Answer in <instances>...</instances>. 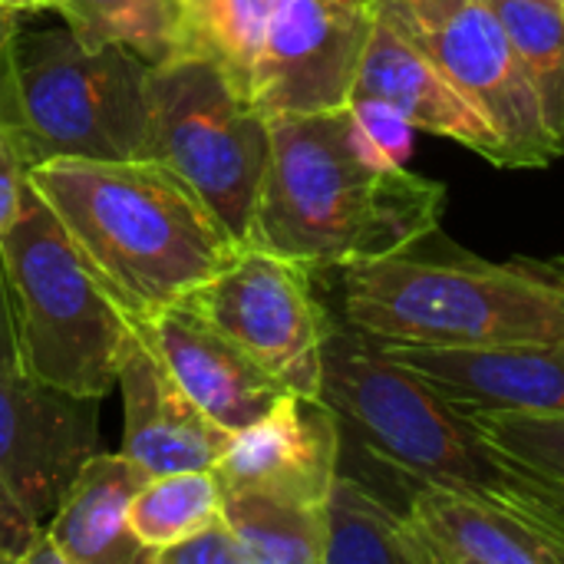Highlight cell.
Instances as JSON below:
<instances>
[{
  "mask_svg": "<svg viewBox=\"0 0 564 564\" xmlns=\"http://www.w3.org/2000/svg\"><path fill=\"white\" fill-rule=\"evenodd\" d=\"M26 149L13 126L0 122V235L17 221L26 195Z\"/></svg>",
  "mask_w": 564,
  "mask_h": 564,
  "instance_id": "83f0119b",
  "label": "cell"
},
{
  "mask_svg": "<svg viewBox=\"0 0 564 564\" xmlns=\"http://www.w3.org/2000/svg\"><path fill=\"white\" fill-rule=\"evenodd\" d=\"M555 3H562V7H564V0H555Z\"/></svg>",
  "mask_w": 564,
  "mask_h": 564,
  "instance_id": "836d02e7",
  "label": "cell"
},
{
  "mask_svg": "<svg viewBox=\"0 0 564 564\" xmlns=\"http://www.w3.org/2000/svg\"><path fill=\"white\" fill-rule=\"evenodd\" d=\"M152 63L122 46H83L43 30L17 43V132L30 165L46 159L142 162L152 142Z\"/></svg>",
  "mask_w": 564,
  "mask_h": 564,
  "instance_id": "8992f818",
  "label": "cell"
},
{
  "mask_svg": "<svg viewBox=\"0 0 564 564\" xmlns=\"http://www.w3.org/2000/svg\"><path fill=\"white\" fill-rule=\"evenodd\" d=\"M340 3H360V7H370L373 0H340Z\"/></svg>",
  "mask_w": 564,
  "mask_h": 564,
  "instance_id": "d6a6232c",
  "label": "cell"
},
{
  "mask_svg": "<svg viewBox=\"0 0 564 564\" xmlns=\"http://www.w3.org/2000/svg\"><path fill=\"white\" fill-rule=\"evenodd\" d=\"M26 182L135 324L185 304L241 251L159 159H46L26 169Z\"/></svg>",
  "mask_w": 564,
  "mask_h": 564,
  "instance_id": "6da1fadb",
  "label": "cell"
},
{
  "mask_svg": "<svg viewBox=\"0 0 564 564\" xmlns=\"http://www.w3.org/2000/svg\"><path fill=\"white\" fill-rule=\"evenodd\" d=\"M96 397L0 370V564H20L99 453Z\"/></svg>",
  "mask_w": 564,
  "mask_h": 564,
  "instance_id": "9c48e42d",
  "label": "cell"
},
{
  "mask_svg": "<svg viewBox=\"0 0 564 564\" xmlns=\"http://www.w3.org/2000/svg\"><path fill=\"white\" fill-rule=\"evenodd\" d=\"M182 56L212 59L245 96L281 0H175Z\"/></svg>",
  "mask_w": 564,
  "mask_h": 564,
  "instance_id": "ffe728a7",
  "label": "cell"
},
{
  "mask_svg": "<svg viewBox=\"0 0 564 564\" xmlns=\"http://www.w3.org/2000/svg\"><path fill=\"white\" fill-rule=\"evenodd\" d=\"M17 10L0 3V122L17 129Z\"/></svg>",
  "mask_w": 564,
  "mask_h": 564,
  "instance_id": "f1b7e54d",
  "label": "cell"
},
{
  "mask_svg": "<svg viewBox=\"0 0 564 564\" xmlns=\"http://www.w3.org/2000/svg\"><path fill=\"white\" fill-rule=\"evenodd\" d=\"M373 10L486 116L506 145L509 169H542L558 159L539 99L489 0H373Z\"/></svg>",
  "mask_w": 564,
  "mask_h": 564,
  "instance_id": "ba28073f",
  "label": "cell"
},
{
  "mask_svg": "<svg viewBox=\"0 0 564 564\" xmlns=\"http://www.w3.org/2000/svg\"><path fill=\"white\" fill-rule=\"evenodd\" d=\"M122 393V456L149 476L215 469L231 440L169 373L162 357L139 330L135 350L126 357L119 380Z\"/></svg>",
  "mask_w": 564,
  "mask_h": 564,
  "instance_id": "5bb4252c",
  "label": "cell"
},
{
  "mask_svg": "<svg viewBox=\"0 0 564 564\" xmlns=\"http://www.w3.org/2000/svg\"><path fill=\"white\" fill-rule=\"evenodd\" d=\"M321 403L340 433L413 482L499 499L555 529L564 539V496L522 463L499 453L476 423L410 367L347 321L327 324Z\"/></svg>",
  "mask_w": 564,
  "mask_h": 564,
  "instance_id": "3957f363",
  "label": "cell"
},
{
  "mask_svg": "<svg viewBox=\"0 0 564 564\" xmlns=\"http://www.w3.org/2000/svg\"><path fill=\"white\" fill-rule=\"evenodd\" d=\"M377 344L397 364L410 367L436 393H443L449 403L463 410L564 413V344H496V347H416V344H383V340Z\"/></svg>",
  "mask_w": 564,
  "mask_h": 564,
  "instance_id": "4fadbf2b",
  "label": "cell"
},
{
  "mask_svg": "<svg viewBox=\"0 0 564 564\" xmlns=\"http://www.w3.org/2000/svg\"><path fill=\"white\" fill-rule=\"evenodd\" d=\"M321 522L324 564H430L406 512H393L344 469L321 502Z\"/></svg>",
  "mask_w": 564,
  "mask_h": 564,
  "instance_id": "d6986e66",
  "label": "cell"
},
{
  "mask_svg": "<svg viewBox=\"0 0 564 564\" xmlns=\"http://www.w3.org/2000/svg\"><path fill=\"white\" fill-rule=\"evenodd\" d=\"M221 506H225V486L215 469L149 476V482L135 492L129 506V529L139 539V545L149 552V564H152L155 552L215 522L221 516Z\"/></svg>",
  "mask_w": 564,
  "mask_h": 564,
  "instance_id": "cb8c5ba5",
  "label": "cell"
},
{
  "mask_svg": "<svg viewBox=\"0 0 564 564\" xmlns=\"http://www.w3.org/2000/svg\"><path fill=\"white\" fill-rule=\"evenodd\" d=\"M406 519L430 564H564L555 529L479 492L416 482Z\"/></svg>",
  "mask_w": 564,
  "mask_h": 564,
  "instance_id": "2e32d148",
  "label": "cell"
},
{
  "mask_svg": "<svg viewBox=\"0 0 564 564\" xmlns=\"http://www.w3.org/2000/svg\"><path fill=\"white\" fill-rule=\"evenodd\" d=\"M463 413L499 453L522 463L564 496V413H525V410H463Z\"/></svg>",
  "mask_w": 564,
  "mask_h": 564,
  "instance_id": "d4e9b609",
  "label": "cell"
},
{
  "mask_svg": "<svg viewBox=\"0 0 564 564\" xmlns=\"http://www.w3.org/2000/svg\"><path fill=\"white\" fill-rule=\"evenodd\" d=\"M0 370H20L17 324H13V304H10V284H7V271H3V254H0Z\"/></svg>",
  "mask_w": 564,
  "mask_h": 564,
  "instance_id": "f546056e",
  "label": "cell"
},
{
  "mask_svg": "<svg viewBox=\"0 0 564 564\" xmlns=\"http://www.w3.org/2000/svg\"><path fill=\"white\" fill-rule=\"evenodd\" d=\"M20 370L46 387L106 400L139 324L93 274L50 205L30 188L17 221L0 235Z\"/></svg>",
  "mask_w": 564,
  "mask_h": 564,
  "instance_id": "5b68a950",
  "label": "cell"
},
{
  "mask_svg": "<svg viewBox=\"0 0 564 564\" xmlns=\"http://www.w3.org/2000/svg\"><path fill=\"white\" fill-rule=\"evenodd\" d=\"M373 3L281 0L254 59L251 106L268 116H314L344 109L354 96Z\"/></svg>",
  "mask_w": 564,
  "mask_h": 564,
  "instance_id": "8fae6325",
  "label": "cell"
},
{
  "mask_svg": "<svg viewBox=\"0 0 564 564\" xmlns=\"http://www.w3.org/2000/svg\"><path fill=\"white\" fill-rule=\"evenodd\" d=\"M271 122L251 241L314 274L406 251L440 231L446 188L426 175L370 162L347 106Z\"/></svg>",
  "mask_w": 564,
  "mask_h": 564,
  "instance_id": "7a4b0ae2",
  "label": "cell"
},
{
  "mask_svg": "<svg viewBox=\"0 0 564 564\" xmlns=\"http://www.w3.org/2000/svg\"><path fill=\"white\" fill-rule=\"evenodd\" d=\"M56 10L83 46H122L152 66L182 56L175 0H59Z\"/></svg>",
  "mask_w": 564,
  "mask_h": 564,
  "instance_id": "44dd1931",
  "label": "cell"
},
{
  "mask_svg": "<svg viewBox=\"0 0 564 564\" xmlns=\"http://www.w3.org/2000/svg\"><path fill=\"white\" fill-rule=\"evenodd\" d=\"M245 350L288 393L321 400L330 314L314 294V271L245 245L228 268L178 304Z\"/></svg>",
  "mask_w": 564,
  "mask_h": 564,
  "instance_id": "30bf717a",
  "label": "cell"
},
{
  "mask_svg": "<svg viewBox=\"0 0 564 564\" xmlns=\"http://www.w3.org/2000/svg\"><path fill=\"white\" fill-rule=\"evenodd\" d=\"M347 116H350V129L354 139L360 145V152L383 165V169H400L406 165L410 152H413V126L387 102L380 99H367V96H354L347 102Z\"/></svg>",
  "mask_w": 564,
  "mask_h": 564,
  "instance_id": "484cf974",
  "label": "cell"
},
{
  "mask_svg": "<svg viewBox=\"0 0 564 564\" xmlns=\"http://www.w3.org/2000/svg\"><path fill=\"white\" fill-rule=\"evenodd\" d=\"M152 142L172 169L245 248L271 162V122L205 56L152 66Z\"/></svg>",
  "mask_w": 564,
  "mask_h": 564,
  "instance_id": "52a82bcc",
  "label": "cell"
},
{
  "mask_svg": "<svg viewBox=\"0 0 564 564\" xmlns=\"http://www.w3.org/2000/svg\"><path fill=\"white\" fill-rule=\"evenodd\" d=\"M340 271L344 321L383 344H564V288L525 264L433 261L393 251Z\"/></svg>",
  "mask_w": 564,
  "mask_h": 564,
  "instance_id": "277c9868",
  "label": "cell"
},
{
  "mask_svg": "<svg viewBox=\"0 0 564 564\" xmlns=\"http://www.w3.org/2000/svg\"><path fill=\"white\" fill-rule=\"evenodd\" d=\"M215 473L225 492L321 506L340 473V423L317 397L284 393L261 420L231 433Z\"/></svg>",
  "mask_w": 564,
  "mask_h": 564,
  "instance_id": "7c38bea8",
  "label": "cell"
},
{
  "mask_svg": "<svg viewBox=\"0 0 564 564\" xmlns=\"http://www.w3.org/2000/svg\"><path fill=\"white\" fill-rule=\"evenodd\" d=\"M522 73L539 99L542 122L564 155V7L555 0H489Z\"/></svg>",
  "mask_w": 564,
  "mask_h": 564,
  "instance_id": "603a6c76",
  "label": "cell"
},
{
  "mask_svg": "<svg viewBox=\"0 0 564 564\" xmlns=\"http://www.w3.org/2000/svg\"><path fill=\"white\" fill-rule=\"evenodd\" d=\"M0 3L17 10V13H23V10H56L59 0H0Z\"/></svg>",
  "mask_w": 564,
  "mask_h": 564,
  "instance_id": "1f68e13d",
  "label": "cell"
},
{
  "mask_svg": "<svg viewBox=\"0 0 564 564\" xmlns=\"http://www.w3.org/2000/svg\"><path fill=\"white\" fill-rule=\"evenodd\" d=\"M221 516L245 552V564H324L321 506L225 492Z\"/></svg>",
  "mask_w": 564,
  "mask_h": 564,
  "instance_id": "7402d4cb",
  "label": "cell"
},
{
  "mask_svg": "<svg viewBox=\"0 0 564 564\" xmlns=\"http://www.w3.org/2000/svg\"><path fill=\"white\" fill-rule=\"evenodd\" d=\"M354 96L393 106L413 129L446 135L492 165L509 169L506 145L486 116L436 69V63L406 40L383 13L373 10V26L354 83ZM350 96V99H354Z\"/></svg>",
  "mask_w": 564,
  "mask_h": 564,
  "instance_id": "9a60e30c",
  "label": "cell"
},
{
  "mask_svg": "<svg viewBox=\"0 0 564 564\" xmlns=\"http://www.w3.org/2000/svg\"><path fill=\"white\" fill-rule=\"evenodd\" d=\"M152 564H245V552L225 516H218L215 522L202 525L188 539L155 552Z\"/></svg>",
  "mask_w": 564,
  "mask_h": 564,
  "instance_id": "4316f807",
  "label": "cell"
},
{
  "mask_svg": "<svg viewBox=\"0 0 564 564\" xmlns=\"http://www.w3.org/2000/svg\"><path fill=\"white\" fill-rule=\"evenodd\" d=\"M145 482L149 473L129 456L96 453L46 522V535L63 552V562L149 564V552L129 529V506Z\"/></svg>",
  "mask_w": 564,
  "mask_h": 564,
  "instance_id": "ac0fdd59",
  "label": "cell"
},
{
  "mask_svg": "<svg viewBox=\"0 0 564 564\" xmlns=\"http://www.w3.org/2000/svg\"><path fill=\"white\" fill-rule=\"evenodd\" d=\"M519 264H525L532 274H539V278H545V281L564 288V258H545V261H539V258H519Z\"/></svg>",
  "mask_w": 564,
  "mask_h": 564,
  "instance_id": "4dcf8cb0",
  "label": "cell"
},
{
  "mask_svg": "<svg viewBox=\"0 0 564 564\" xmlns=\"http://www.w3.org/2000/svg\"><path fill=\"white\" fill-rule=\"evenodd\" d=\"M139 330L192 403L228 433L251 426L288 393L245 350L185 307L162 311Z\"/></svg>",
  "mask_w": 564,
  "mask_h": 564,
  "instance_id": "e0dca14e",
  "label": "cell"
}]
</instances>
